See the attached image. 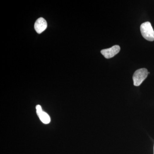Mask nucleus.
<instances>
[{
	"label": "nucleus",
	"instance_id": "1",
	"mask_svg": "<svg viewBox=\"0 0 154 154\" xmlns=\"http://www.w3.org/2000/svg\"><path fill=\"white\" fill-rule=\"evenodd\" d=\"M140 31L143 38L149 41L154 40V31L150 22L143 23L140 26Z\"/></svg>",
	"mask_w": 154,
	"mask_h": 154
},
{
	"label": "nucleus",
	"instance_id": "2",
	"mask_svg": "<svg viewBox=\"0 0 154 154\" xmlns=\"http://www.w3.org/2000/svg\"><path fill=\"white\" fill-rule=\"evenodd\" d=\"M148 75L147 69L146 68L139 69L136 71L133 76L134 85L135 86L140 85L146 79Z\"/></svg>",
	"mask_w": 154,
	"mask_h": 154
},
{
	"label": "nucleus",
	"instance_id": "3",
	"mask_svg": "<svg viewBox=\"0 0 154 154\" xmlns=\"http://www.w3.org/2000/svg\"><path fill=\"white\" fill-rule=\"evenodd\" d=\"M120 50V46L118 45H115L110 48L102 50L101 52L104 57L107 59H110L119 53Z\"/></svg>",
	"mask_w": 154,
	"mask_h": 154
},
{
	"label": "nucleus",
	"instance_id": "4",
	"mask_svg": "<svg viewBox=\"0 0 154 154\" xmlns=\"http://www.w3.org/2000/svg\"><path fill=\"white\" fill-rule=\"evenodd\" d=\"M47 28V23L43 18H39L35 22L34 28L38 33H42Z\"/></svg>",
	"mask_w": 154,
	"mask_h": 154
},
{
	"label": "nucleus",
	"instance_id": "5",
	"mask_svg": "<svg viewBox=\"0 0 154 154\" xmlns=\"http://www.w3.org/2000/svg\"><path fill=\"white\" fill-rule=\"evenodd\" d=\"M36 113L40 120L44 124H48L51 121L50 117L47 113L42 111L41 106L37 105L36 106Z\"/></svg>",
	"mask_w": 154,
	"mask_h": 154
},
{
	"label": "nucleus",
	"instance_id": "6",
	"mask_svg": "<svg viewBox=\"0 0 154 154\" xmlns=\"http://www.w3.org/2000/svg\"></svg>",
	"mask_w": 154,
	"mask_h": 154
}]
</instances>
